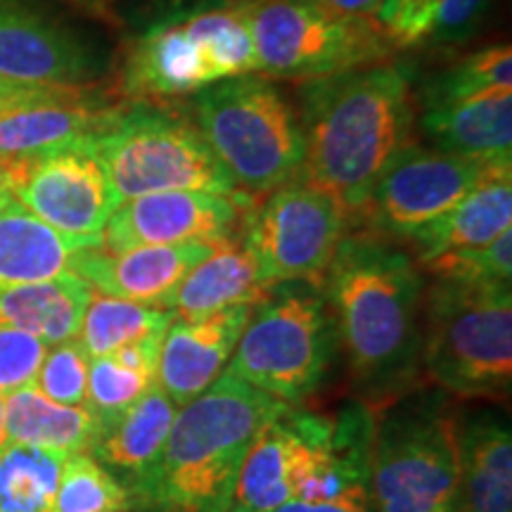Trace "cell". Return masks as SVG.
Wrapping results in <instances>:
<instances>
[{
	"label": "cell",
	"mask_w": 512,
	"mask_h": 512,
	"mask_svg": "<svg viewBox=\"0 0 512 512\" xmlns=\"http://www.w3.org/2000/svg\"><path fill=\"white\" fill-rule=\"evenodd\" d=\"M320 290L351 375L370 403L411 392L422 370L427 290L413 256L375 230H349Z\"/></svg>",
	"instance_id": "1"
},
{
	"label": "cell",
	"mask_w": 512,
	"mask_h": 512,
	"mask_svg": "<svg viewBox=\"0 0 512 512\" xmlns=\"http://www.w3.org/2000/svg\"><path fill=\"white\" fill-rule=\"evenodd\" d=\"M413 119L403 64L380 62L311 81L299 114L304 166L297 181L325 190L358 216L384 171L411 145Z\"/></svg>",
	"instance_id": "2"
},
{
	"label": "cell",
	"mask_w": 512,
	"mask_h": 512,
	"mask_svg": "<svg viewBox=\"0 0 512 512\" xmlns=\"http://www.w3.org/2000/svg\"><path fill=\"white\" fill-rule=\"evenodd\" d=\"M285 408L223 370L207 392L178 408L138 512H226L256 432Z\"/></svg>",
	"instance_id": "3"
},
{
	"label": "cell",
	"mask_w": 512,
	"mask_h": 512,
	"mask_svg": "<svg viewBox=\"0 0 512 512\" xmlns=\"http://www.w3.org/2000/svg\"><path fill=\"white\" fill-rule=\"evenodd\" d=\"M456 406L444 389L377 403L370 448L373 512H460Z\"/></svg>",
	"instance_id": "4"
},
{
	"label": "cell",
	"mask_w": 512,
	"mask_h": 512,
	"mask_svg": "<svg viewBox=\"0 0 512 512\" xmlns=\"http://www.w3.org/2000/svg\"><path fill=\"white\" fill-rule=\"evenodd\" d=\"M420 368L460 399H505L512 384L510 285L434 278L425 290Z\"/></svg>",
	"instance_id": "5"
},
{
	"label": "cell",
	"mask_w": 512,
	"mask_h": 512,
	"mask_svg": "<svg viewBox=\"0 0 512 512\" xmlns=\"http://www.w3.org/2000/svg\"><path fill=\"white\" fill-rule=\"evenodd\" d=\"M197 128L247 197L297 181L304 166L299 114L271 81L247 74L195 93Z\"/></svg>",
	"instance_id": "6"
},
{
	"label": "cell",
	"mask_w": 512,
	"mask_h": 512,
	"mask_svg": "<svg viewBox=\"0 0 512 512\" xmlns=\"http://www.w3.org/2000/svg\"><path fill=\"white\" fill-rule=\"evenodd\" d=\"M339 342L320 285H275L252 306L226 373L297 406L328 380Z\"/></svg>",
	"instance_id": "7"
},
{
	"label": "cell",
	"mask_w": 512,
	"mask_h": 512,
	"mask_svg": "<svg viewBox=\"0 0 512 512\" xmlns=\"http://www.w3.org/2000/svg\"><path fill=\"white\" fill-rule=\"evenodd\" d=\"M119 204L166 190L242 195L200 128L162 102H124L91 140Z\"/></svg>",
	"instance_id": "8"
},
{
	"label": "cell",
	"mask_w": 512,
	"mask_h": 512,
	"mask_svg": "<svg viewBox=\"0 0 512 512\" xmlns=\"http://www.w3.org/2000/svg\"><path fill=\"white\" fill-rule=\"evenodd\" d=\"M254 72L259 64L247 22L238 5H228L140 34L124 55L119 91L133 102H162Z\"/></svg>",
	"instance_id": "9"
},
{
	"label": "cell",
	"mask_w": 512,
	"mask_h": 512,
	"mask_svg": "<svg viewBox=\"0 0 512 512\" xmlns=\"http://www.w3.org/2000/svg\"><path fill=\"white\" fill-rule=\"evenodd\" d=\"M259 72L318 81L389 62L392 46L375 19L342 17L313 0H240Z\"/></svg>",
	"instance_id": "10"
},
{
	"label": "cell",
	"mask_w": 512,
	"mask_h": 512,
	"mask_svg": "<svg viewBox=\"0 0 512 512\" xmlns=\"http://www.w3.org/2000/svg\"><path fill=\"white\" fill-rule=\"evenodd\" d=\"M242 226V240L266 285H320L351 230V216L325 190L292 181L254 204Z\"/></svg>",
	"instance_id": "11"
},
{
	"label": "cell",
	"mask_w": 512,
	"mask_h": 512,
	"mask_svg": "<svg viewBox=\"0 0 512 512\" xmlns=\"http://www.w3.org/2000/svg\"><path fill=\"white\" fill-rule=\"evenodd\" d=\"M508 166L512 157H467L408 145L377 181L358 219L375 233L408 240Z\"/></svg>",
	"instance_id": "12"
},
{
	"label": "cell",
	"mask_w": 512,
	"mask_h": 512,
	"mask_svg": "<svg viewBox=\"0 0 512 512\" xmlns=\"http://www.w3.org/2000/svg\"><path fill=\"white\" fill-rule=\"evenodd\" d=\"M297 437V498L311 503L370 505V448H373L377 403L349 401L335 415L294 411Z\"/></svg>",
	"instance_id": "13"
},
{
	"label": "cell",
	"mask_w": 512,
	"mask_h": 512,
	"mask_svg": "<svg viewBox=\"0 0 512 512\" xmlns=\"http://www.w3.org/2000/svg\"><path fill=\"white\" fill-rule=\"evenodd\" d=\"M24 209L74 238H100L119 207L110 178L88 143L5 162Z\"/></svg>",
	"instance_id": "14"
},
{
	"label": "cell",
	"mask_w": 512,
	"mask_h": 512,
	"mask_svg": "<svg viewBox=\"0 0 512 512\" xmlns=\"http://www.w3.org/2000/svg\"><path fill=\"white\" fill-rule=\"evenodd\" d=\"M117 107L86 86L0 81V159L10 162L88 143Z\"/></svg>",
	"instance_id": "15"
},
{
	"label": "cell",
	"mask_w": 512,
	"mask_h": 512,
	"mask_svg": "<svg viewBox=\"0 0 512 512\" xmlns=\"http://www.w3.org/2000/svg\"><path fill=\"white\" fill-rule=\"evenodd\" d=\"M254 207L247 195H214L200 190H166L121 202L100 235L107 252L133 247L219 242L238 235Z\"/></svg>",
	"instance_id": "16"
},
{
	"label": "cell",
	"mask_w": 512,
	"mask_h": 512,
	"mask_svg": "<svg viewBox=\"0 0 512 512\" xmlns=\"http://www.w3.org/2000/svg\"><path fill=\"white\" fill-rule=\"evenodd\" d=\"M100 60L81 38L15 0H0V79L36 86H86Z\"/></svg>",
	"instance_id": "17"
},
{
	"label": "cell",
	"mask_w": 512,
	"mask_h": 512,
	"mask_svg": "<svg viewBox=\"0 0 512 512\" xmlns=\"http://www.w3.org/2000/svg\"><path fill=\"white\" fill-rule=\"evenodd\" d=\"M216 242L133 247L126 252H107L83 247L74 254L69 271L81 275L95 292L126 299L152 309H166L171 294L192 268L207 259Z\"/></svg>",
	"instance_id": "18"
},
{
	"label": "cell",
	"mask_w": 512,
	"mask_h": 512,
	"mask_svg": "<svg viewBox=\"0 0 512 512\" xmlns=\"http://www.w3.org/2000/svg\"><path fill=\"white\" fill-rule=\"evenodd\" d=\"M252 306H233L202 320H171L162 339L157 384L176 408L219 380L245 330Z\"/></svg>",
	"instance_id": "19"
},
{
	"label": "cell",
	"mask_w": 512,
	"mask_h": 512,
	"mask_svg": "<svg viewBox=\"0 0 512 512\" xmlns=\"http://www.w3.org/2000/svg\"><path fill=\"white\" fill-rule=\"evenodd\" d=\"M176 413V403L155 382L110 427L100 430L91 448V456L128 491L133 510L143 508L150 496Z\"/></svg>",
	"instance_id": "20"
},
{
	"label": "cell",
	"mask_w": 512,
	"mask_h": 512,
	"mask_svg": "<svg viewBox=\"0 0 512 512\" xmlns=\"http://www.w3.org/2000/svg\"><path fill=\"white\" fill-rule=\"evenodd\" d=\"M460 512H512V430L498 408L458 411Z\"/></svg>",
	"instance_id": "21"
},
{
	"label": "cell",
	"mask_w": 512,
	"mask_h": 512,
	"mask_svg": "<svg viewBox=\"0 0 512 512\" xmlns=\"http://www.w3.org/2000/svg\"><path fill=\"white\" fill-rule=\"evenodd\" d=\"M271 290L242 235H230L185 275L166 309L178 320H202L233 306L259 304Z\"/></svg>",
	"instance_id": "22"
},
{
	"label": "cell",
	"mask_w": 512,
	"mask_h": 512,
	"mask_svg": "<svg viewBox=\"0 0 512 512\" xmlns=\"http://www.w3.org/2000/svg\"><path fill=\"white\" fill-rule=\"evenodd\" d=\"M508 230H512V166L479 183L456 207L406 242H411L415 264L422 268L444 254L482 249Z\"/></svg>",
	"instance_id": "23"
},
{
	"label": "cell",
	"mask_w": 512,
	"mask_h": 512,
	"mask_svg": "<svg viewBox=\"0 0 512 512\" xmlns=\"http://www.w3.org/2000/svg\"><path fill=\"white\" fill-rule=\"evenodd\" d=\"M93 287L64 271L50 280L0 290V325L41 339L48 347L76 339Z\"/></svg>",
	"instance_id": "24"
},
{
	"label": "cell",
	"mask_w": 512,
	"mask_h": 512,
	"mask_svg": "<svg viewBox=\"0 0 512 512\" xmlns=\"http://www.w3.org/2000/svg\"><path fill=\"white\" fill-rule=\"evenodd\" d=\"M297 437L290 406L261 425L235 479L226 512H271L297 498Z\"/></svg>",
	"instance_id": "25"
},
{
	"label": "cell",
	"mask_w": 512,
	"mask_h": 512,
	"mask_svg": "<svg viewBox=\"0 0 512 512\" xmlns=\"http://www.w3.org/2000/svg\"><path fill=\"white\" fill-rule=\"evenodd\" d=\"M100 238H74L36 219L22 204L0 214V290L50 280L69 271L76 252Z\"/></svg>",
	"instance_id": "26"
},
{
	"label": "cell",
	"mask_w": 512,
	"mask_h": 512,
	"mask_svg": "<svg viewBox=\"0 0 512 512\" xmlns=\"http://www.w3.org/2000/svg\"><path fill=\"white\" fill-rule=\"evenodd\" d=\"M422 131L439 150L467 157H512V91L430 105Z\"/></svg>",
	"instance_id": "27"
},
{
	"label": "cell",
	"mask_w": 512,
	"mask_h": 512,
	"mask_svg": "<svg viewBox=\"0 0 512 512\" xmlns=\"http://www.w3.org/2000/svg\"><path fill=\"white\" fill-rule=\"evenodd\" d=\"M3 406L8 444L74 456L91 453L100 434V422L86 406H60L34 384L3 396Z\"/></svg>",
	"instance_id": "28"
},
{
	"label": "cell",
	"mask_w": 512,
	"mask_h": 512,
	"mask_svg": "<svg viewBox=\"0 0 512 512\" xmlns=\"http://www.w3.org/2000/svg\"><path fill=\"white\" fill-rule=\"evenodd\" d=\"M486 0H384L375 22L392 50L444 46L465 38Z\"/></svg>",
	"instance_id": "29"
},
{
	"label": "cell",
	"mask_w": 512,
	"mask_h": 512,
	"mask_svg": "<svg viewBox=\"0 0 512 512\" xmlns=\"http://www.w3.org/2000/svg\"><path fill=\"white\" fill-rule=\"evenodd\" d=\"M171 320L174 313L169 309H152L93 290L76 339L91 358L110 356L126 344L166 335Z\"/></svg>",
	"instance_id": "30"
},
{
	"label": "cell",
	"mask_w": 512,
	"mask_h": 512,
	"mask_svg": "<svg viewBox=\"0 0 512 512\" xmlns=\"http://www.w3.org/2000/svg\"><path fill=\"white\" fill-rule=\"evenodd\" d=\"M64 453L8 444L0 453V512H55Z\"/></svg>",
	"instance_id": "31"
},
{
	"label": "cell",
	"mask_w": 512,
	"mask_h": 512,
	"mask_svg": "<svg viewBox=\"0 0 512 512\" xmlns=\"http://www.w3.org/2000/svg\"><path fill=\"white\" fill-rule=\"evenodd\" d=\"M128 491L91 453L64 458L55 494V512H131Z\"/></svg>",
	"instance_id": "32"
},
{
	"label": "cell",
	"mask_w": 512,
	"mask_h": 512,
	"mask_svg": "<svg viewBox=\"0 0 512 512\" xmlns=\"http://www.w3.org/2000/svg\"><path fill=\"white\" fill-rule=\"evenodd\" d=\"M491 91H512V50L508 43L489 46L458 62L432 88L430 105H446Z\"/></svg>",
	"instance_id": "33"
},
{
	"label": "cell",
	"mask_w": 512,
	"mask_h": 512,
	"mask_svg": "<svg viewBox=\"0 0 512 512\" xmlns=\"http://www.w3.org/2000/svg\"><path fill=\"white\" fill-rule=\"evenodd\" d=\"M155 382L157 377L138 373V370L119 363L114 356L91 358L86 408L100 422V430H105L121 413H126L140 396H145L147 389Z\"/></svg>",
	"instance_id": "34"
},
{
	"label": "cell",
	"mask_w": 512,
	"mask_h": 512,
	"mask_svg": "<svg viewBox=\"0 0 512 512\" xmlns=\"http://www.w3.org/2000/svg\"><path fill=\"white\" fill-rule=\"evenodd\" d=\"M432 278L463 280L479 285H510L512 278V230L482 249L451 252L422 266Z\"/></svg>",
	"instance_id": "35"
},
{
	"label": "cell",
	"mask_w": 512,
	"mask_h": 512,
	"mask_svg": "<svg viewBox=\"0 0 512 512\" xmlns=\"http://www.w3.org/2000/svg\"><path fill=\"white\" fill-rule=\"evenodd\" d=\"M88 368H91V356L81 347L79 339H69L48 349L34 387L60 406H86Z\"/></svg>",
	"instance_id": "36"
},
{
	"label": "cell",
	"mask_w": 512,
	"mask_h": 512,
	"mask_svg": "<svg viewBox=\"0 0 512 512\" xmlns=\"http://www.w3.org/2000/svg\"><path fill=\"white\" fill-rule=\"evenodd\" d=\"M48 349L34 335L0 325V396L31 387Z\"/></svg>",
	"instance_id": "37"
},
{
	"label": "cell",
	"mask_w": 512,
	"mask_h": 512,
	"mask_svg": "<svg viewBox=\"0 0 512 512\" xmlns=\"http://www.w3.org/2000/svg\"><path fill=\"white\" fill-rule=\"evenodd\" d=\"M313 3L323 5L325 10L335 12V15H342V17L375 19L384 0H313Z\"/></svg>",
	"instance_id": "38"
},
{
	"label": "cell",
	"mask_w": 512,
	"mask_h": 512,
	"mask_svg": "<svg viewBox=\"0 0 512 512\" xmlns=\"http://www.w3.org/2000/svg\"><path fill=\"white\" fill-rule=\"evenodd\" d=\"M271 512H373V508H354V505H339V503H311V501H287Z\"/></svg>",
	"instance_id": "39"
},
{
	"label": "cell",
	"mask_w": 512,
	"mask_h": 512,
	"mask_svg": "<svg viewBox=\"0 0 512 512\" xmlns=\"http://www.w3.org/2000/svg\"><path fill=\"white\" fill-rule=\"evenodd\" d=\"M76 8L91 12V15L105 19V22H117V10H114V0H69Z\"/></svg>",
	"instance_id": "40"
},
{
	"label": "cell",
	"mask_w": 512,
	"mask_h": 512,
	"mask_svg": "<svg viewBox=\"0 0 512 512\" xmlns=\"http://www.w3.org/2000/svg\"><path fill=\"white\" fill-rule=\"evenodd\" d=\"M12 204H17V197H15V192H12L8 166H5L3 159H0V214H3V211H8Z\"/></svg>",
	"instance_id": "41"
},
{
	"label": "cell",
	"mask_w": 512,
	"mask_h": 512,
	"mask_svg": "<svg viewBox=\"0 0 512 512\" xmlns=\"http://www.w3.org/2000/svg\"><path fill=\"white\" fill-rule=\"evenodd\" d=\"M5 446H8V437H5V406L3 396H0V453H3Z\"/></svg>",
	"instance_id": "42"
},
{
	"label": "cell",
	"mask_w": 512,
	"mask_h": 512,
	"mask_svg": "<svg viewBox=\"0 0 512 512\" xmlns=\"http://www.w3.org/2000/svg\"><path fill=\"white\" fill-rule=\"evenodd\" d=\"M0 81H3V79H0Z\"/></svg>",
	"instance_id": "43"
}]
</instances>
